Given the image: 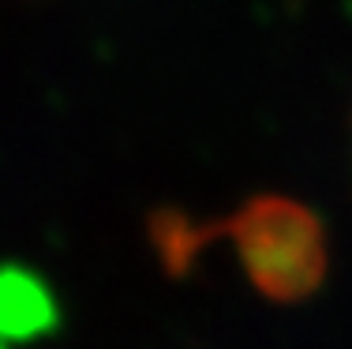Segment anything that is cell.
Here are the masks:
<instances>
[{
  "label": "cell",
  "mask_w": 352,
  "mask_h": 349,
  "mask_svg": "<svg viewBox=\"0 0 352 349\" xmlns=\"http://www.w3.org/2000/svg\"><path fill=\"white\" fill-rule=\"evenodd\" d=\"M248 267L270 293L296 297L315 286L322 271V244L318 229L300 207L292 203H258L240 222Z\"/></svg>",
  "instance_id": "obj_1"
},
{
  "label": "cell",
  "mask_w": 352,
  "mask_h": 349,
  "mask_svg": "<svg viewBox=\"0 0 352 349\" xmlns=\"http://www.w3.org/2000/svg\"><path fill=\"white\" fill-rule=\"evenodd\" d=\"M49 315V304L41 301L38 286H30L27 278H8L0 282V330H30L38 319Z\"/></svg>",
  "instance_id": "obj_2"
},
{
  "label": "cell",
  "mask_w": 352,
  "mask_h": 349,
  "mask_svg": "<svg viewBox=\"0 0 352 349\" xmlns=\"http://www.w3.org/2000/svg\"><path fill=\"white\" fill-rule=\"evenodd\" d=\"M0 349H4V346H0Z\"/></svg>",
  "instance_id": "obj_3"
}]
</instances>
